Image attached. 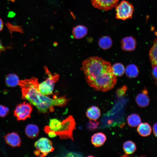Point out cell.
<instances>
[{"instance_id":"6da1fadb","label":"cell","mask_w":157,"mask_h":157,"mask_svg":"<svg viewBox=\"0 0 157 157\" xmlns=\"http://www.w3.org/2000/svg\"><path fill=\"white\" fill-rule=\"evenodd\" d=\"M81 69L88 84L94 90L106 92L116 84L117 78L113 73L111 63L97 56L84 60Z\"/></svg>"},{"instance_id":"7a4b0ae2","label":"cell","mask_w":157,"mask_h":157,"mask_svg":"<svg viewBox=\"0 0 157 157\" xmlns=\"http://www.w3.org/2000/svg\"><path fill=\"white\" fill-rule=\"evenodd\" d=\"M38 79L35 77L19 80L18 83L21 89L22 98L29 101L41 113L53 110V106L66 105L68 100L65 97L51 99L43 95L39 91Z\"/></svg>"},{"instance_id":"3957f363","label":"cell","mask_w":157,"mask_h":157,"mask_svg":"<svg viewBox=\"0 0 157 157\" xmlns=\"http://www.w3.org/2000/svg\"><path fill=\"white\" fill-rule=\"evenodd\" d=\"M44 69L48 77L46 80L39 84L38 88L41 93L47 96L52 94L55 83L58 80L59 75H52L47 67H45Z\"/></svg>"},{"instance_id":"277c9868","label":"cell","mask_w":157,"mask_h":157,"mask_svg":"<svg viewBox=\"0 0 157 157\" xmlns=\"http://www.w3.org/2000/svg\"><path fill=\"white\" fill-rule=\"evenodd\" d=\"M116 11V18L123 20L131 18L134 10L132 4L127 1L123 0L115 6Z\"/></svg>"},{"instance_id":"5b68a950","label":"cell","mask_w":157,"mask_h":157,"mask_svg":"<svg viewBox=\"0 0 157 157\" xmlns=\"http://www.w3.org/2000/svg\"><path fill=\"white\" fill-rule=\"evenodd\" d=\"M34 146L36 149L34 153L36 156L40 157L45 156L54 149L52 142L46 138L38 139L35 143Z\"/></svg>"},{"instance_id":"8992f818","label":"cell","mask_w":157,"mask_h":157,"mask_svg":"<svg viewBox=\"0 0 157 157\" xmlns=\"http://www.w3.org/2000/svg\"><path fill=\"white\" fill-rule=\"evenodd\" d=\"M62 126L57 135L62 138H70L73 140L72 132L75 128V122L72 116H70L62 122Z\"/></svg>"},{"instance_id":"52a82bcc","label":"cell","mask_w":157,"mask_h":157,"mask_svg":"<svg viewBox=\"0 0 157 157\" xmlns=\"http://www.w3.org/2000/svg\"><path fill=\"white\" fill-rule=\"evenodd\" d=\"M32 110L31 105L24 102L18 105L14 111V115L18 120H24L30 117Z\"/></svg>"},{"instance_id":"ba28073f","label":"cell","mask_w":157,"mask_h":157,"mask_svg":"<svg viewBox=\"0 0 157 157\" xmlns=\"http://www.w3.org/2000/svg\"><path fill=\"white\" fill-rule=\"evenodd\" d=\"M95 8L105 11L110 10L115 7L119 0H91Z\"/></svg>"},{"instance_id":"9c48e42d","label":"cell","mask_w":157,"mask_h":157,"mask_svg":"<svg viewBox=\"0 0 157 157\" xmlns=\"http://www.w3.org/2000/svg\"><path fill=\"white\" fill-rule=\"evenodd\" d=\"M121 44V48L123 50L130 52L135 49L136 41L133 37L127 36L122 39Z\"/></svg>"},{"instance_id":"30bf717a","label":"cell","mask_w":157,"mask_h":157,"mask_svg":"<svg viewBox=\"0 0 157 157\" xmlns=\"http://www.w3.org/2000/svg\"><path fill=\"white\" fill-rule=\"evenodd\" d=\"M5 138L6 143L12 147L19 146L20 144V138L19 135L15 133H8L6 135Z\"/></svg>"},{"instance_id":"8fae6325","label":"cell","mask_w":157,"mask_h":157,"mask_svg":"<svg viewBox=\"0 0 157 157\" xmlns=\"http://www.w3.org/2000/svg\"><path fill=\"white\" fill-rule=\"evenodd\" d=\"M148 94L142 92L136 96L135 100L137 105L140 107L144 108L148 106L149 104L150 99Z\"/></svg>"},{"instance_id":"7c38bea8","label":"cell","mask_w":157,"mask_h":157,"mask_svg":"<svg viewBox=\"0 0 157 157\" xmlns=\"http://www.w3.org/2000/svg\"><path fill=\"white\" fill-rule=\"evenodd\" d=\"M106 138L105 135L101 132L95 133L91 137L92 144L96 147H99L103 145L106 141Z\"/></svg>"},{"instance_id":"4fadbf2b","label":"cell","mask_w":157,"mask_h":157,"mask_svg":"<svg viewBox=\"0 0 157 157\" xmlns=\"http://www.w3.org/2000/svg\"><path fill=\"white\" fill-rule=\"evenodd\" d=\"M86 115L90 120L96 121L101 115L100 110L97 106H91L87 109Z\"/></svg>"},{"instance_id":"5bb4252c","label":"cell","mask_w":157,"mask_h":157,"mask_svg":"<svg viewBox=\"0 0 157 157\" xmlns=\"http://www.w3.org/2000/svg\"><path fill=\"white\" fill-rule=\"evenodd\" d=\"M72 32L74 38L77 39H81L87 35L88 29L84 26L79 25L73 28Z\"/></svg>"},{"instance_id":"9a60e30c","label":"cell","mask_w":157,"mask_h":157,"mask_svg":"<svg viewBox=\"0 0 157 157\" xmlns=\"http://www.w3.org/2000/svg\"><path fill=\"white\" fill-rule=\"evenodd\" d=\"M125 72L129 78H135L138 75L139 70L136 65L130 64L127 65L125 68Z\"/></svg>"},{"instance_id":"2e32d148","label":"cell","mask_w":157,"mask_h":157,"mask_svg":"<svg viewBox=\"0 0 157 157\" xmlns=\"http://www.w3.org/2000/svg\"><path fill=\"white\" fill-rule=\"evenodd\" d=\"M62 126V122L54 118L50 119L49 126L46 127L49 130L53 131L57 135L58 133L61 129Z\"/></svg>"},{"instance_id":"e0dca14e","label":"cell","mask_w":157,"mask_h":157,"mask_svg":"<svg viewBox=\"0 0 157 157\" xmlns=\"http://www.w3.org/2000/svg\"><path fill=\"white\" fill-rule=\"evenodd\" d=\"M137 131L140 135L145 137L150 134L151 131V128L147 123H141L138 126Z\"/></svg>"},{"instance_id":"ac0fdd59","label":"cell","mask_w":157,"mask_h":157,"mask_svg":"<svg viewBox=\"0 0 157 157\" xmlns=\"http://www.w3.org/2000/svg\"><path fill=\"white\" fill-rule=\"evenodd\" d=\"M157 39L154 41L153 45L149 50V60L152 65H157Z\"/></svg>"},{"instance_id":"d6986e66","label":"cell","mask_w":157,"mask_h":157,"mask_svg":"<svg viewBox=\"0 0 157 157\" xmlns=\"http://www.w3.org/2000/svg\"><path fill=\"white\" fill-rule=\"evenodd\" d=\"M113 42L111 38L108 36H104L100 38L98 41L99 47L104 50H107L112 46Z\"/></svg>"},{"instance_id":"ffe728a7","label":"cell","mask_w":157,"mask_h":157,"mask_svg":"<svg viewBox=\"0 0 157 157\" xmlns=\"http://www.w3.org/2000/svg\"><path fill=\"white\" fill-rule=\"evenodd\" d=\"M25 132L27 136L33 138L37 137L38 134L39 129L36 125L33 124L27 125L26 128Z\"/></svg>"},{"instance_id":"44dd1931","label":"cell","mask_w":157,"mask_h":157,"mask_svg":"<svg viewBox=\"0 0 157 157\" xmlns=\"http://www.w3.org/2000/svg\"><path fill=\"white\" fill-rule=\"evenodd\" d=\"M127 121L130 126L135 127L141 123V120L139 115L135 113L132 114L128 117Z\"/></svg>"},{"instance_id":"7402d4cb","label":"cell","mask_w":157,"mask_h":157,"mask_svg":"<svg viewBox=\"0 0 157 157\" xmlns=\"http://www.w3.org/2000/svg\"><path fill=\"white\" fill-rule=\"evenodd\" d=\"M113 72L117 76H122L125 73V68L123 65L119 63H116L112 66Z\"/></svg>"},{"instance_id":"603a6c76","label":"cell","mask_w":157,"mask_h":157,"mask_svg":"<svg viewBox=\"0 0 157 157\" xmlns=\"http://www.w3.org/2000/svg\"><path fill=\"white\" fill-rule=\"evenodd\" d=\"M19 81L18 76L13 74H8L6 78V85L10 87H14L18 85Z\"/></svg>"},{"instance_id":"cb8c5ba5","label":"cell","mask_w":157,"mask_h":157,"mask_svg":"<svg viewBox=\"0 0 157 157\" xmlns=\"http://www.w3.org/2000/svg\"><path fill=\"white\" fill-rule=\"evenodd\" d=\"M123 149L126 154H131L135 152L136 147L135 144L134 142L131 140H128L124 143Z\"/></svg>"},{"instance_id":"d4e9b609","label":"cell","mask_w":157,"mask_h":157,"mask_svg":"<svg viewBox=\"0 0 157 157\" xmlns=\"http://www.w3.org/2000/svg\"><path fill=\"white\" fill-rule=\"evenodd\" d=\"M9 109L8 108L2 105H0V116L4 117L8 113Z\"/></svg>"},{"instance_id":"484cf974","label":"cell","mask_w":157,"mask_h":157,"mask_svg":"<svg viewBox=\"0 0 157 157\" xmlns=\"http://www.w3.org/2000/svg\"><path fill=\"white\" fill-rule=\"evenodd\" d=\"M152 71L151 73L152 76L153 78L156 81L157 77V65H152Z\"/></svg>"},{"instance_id":"4316f807","label":"cell","mask_w":157,"mask_h":157,"mask_svg":"<svg viewBox=\"0 0 157 157\" xmlns=\"http://www.w3.org/2000/svg\"><path fill=\"white\" fill-rule=\"evenodd\" d=\"M98 124L97 122H94L91 121H90L88 125V127L90 129H94L97 127V125Z\"/></svg>"},{"instance_id":"83f0119b","label":"cell","mask_w":157,"mask_h":157,"mask_svg":"<svg viewBox=\"0 0 157 157\" xmlns=\"http://www.w3.org/2000/svg\"><path fill=\"white\" fill-rule=\"evenodd\" d=\"M126 89V87L124 86L118 90L117 92V95L120 96H122L125 93Z\"/></svg>"},{"instance_id":"f1b7e54d","label":"cell","mask_w":157,"mask_h":157,"mask_svg":"<svg viewBox=\"0 0 157 157\" xmlns=\"http://www.w3.org/2000/svg\"><path fill=\"white\" fill-rule=\"evenodd\" d=\"M153 132L155 136L157 137V123L154 124L153 126Z\"/></svg>"},{"instance_id":"f546056e","label":"cell","mask_w":157,"mask_h":157,"mask_svg":"<svg viewBox=\"0 0 157 157\" xmlns=\"http://www.w3.org/2000/svg\"><path fill=\"white\" fill-rule=\"evenodd\" d=\"M3 23L1 19L0 18V31H1L3 28Z\"/></svg>"},{"instance_id":"4dcf8cb0","label":"cell","mask_w":157,"mask_h":157,"mask_svg":"<svg viewBox=\"0 0 157 157\" xmlns=\"http://www.w3.org/2000/svg\"><path fill=\"white\" fill-rule=\"evenodd\" d=\"M4 50L5 48L2 45L0 41V54L1 52L3 51Z\"/></svg>"}]
</instances>
